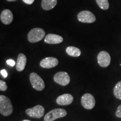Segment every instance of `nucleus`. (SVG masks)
<instances>
[{"mask_svg": "<svg viewBox=\"0 0 121 121\" xmlns=\"http://www.w3.org/2000/svg\"><path fill=\"white\" fill-rule=\"evenodd\" d=\"M73 100V97L69 94H64L57 98V103L60 105H67L71 104Z\"/></svg>", "mask_w": 121, "mask_h": 121, "instance_id": "9b49d317", "label": "nucleus"}, {"mask_svg": "<svg viewBox=\"0 0 121 121\" xmlns=\"http://www.w3.org/2000/svg\"><path fill=\"white\" fill-rule=\"evenodd\" d=\"M29 121V120H24V121Z\"/></svg>", "mask_w": 121, "mask_h": 121, "instance_id": "393cba45", "label": "nucleus"}, {"mask_svg": "<svg viewBox=\"0 0 121 121\" xmlns=\"http://www.w3.org/2000/svg\"><path fill=\"white\" fill-rule=\"evenodd\" d=\"M45 35V32L43 29L34 28L28 33V39L30 43H37L43 39Z\"/></svg>", "mask_w": 121, "mask_h": 121, "instance_id": "f03ea898", "label": "nucleus"}, {"mask_svg": "<svg viewBox=\"0 0 121 121\" xmlns=\"http://www.w3.org/2000/svg\"><path fill=\"white\" fill-rule=\"evenodd\" d=\"M113 94L117 99L121 100V81L115 85L113 89Z\"/></svg>", "mask_w": 121, "mask_h": 121, "instance_id": "f3484780", "label": "nucleus"}, {"mask_svg": "<svg viewBox=\"0 0 121 121\" xmlns=\"http://www.w3.org/2000/svg\"><path fill=\"white\" fill-rule=\"evenodd\" d=\"M22 1L25 4H31L34 2V0H22Z\"/></svg>", "mask_w": 121, "mask_h": 121, "instance_id": "5701e85b", "label": "nucleus"}, {"mask_svg": "<svg viewBox=\"0 0 121 121\" xmlns=\"http://www.w3.org/2000/svg\"><path fill=\"white\" fill-rule=\"evenodd\" d=\"M7 86L6 83L2 80H0V90L4 91L7 90Z\"/></svg>", "mask_w": 121, "mask_h": 121, "instance_id": "6ab92c4d", "label": "nucleus"}, {"mask_svg": "<svg viewBox=\"0 0 121 121\" xmlns=\"http://www.w3.org/2000/svg\"><path fill=\"white\" fill-rule=\"evenodd\" d=\"M30 81L33 88L38 91H42L45 88V84L43 80L37 73L32 72L30 73Z\"/></svg>", "mask_w": 121, "mask_h": 121, "instance_id": "20e7f679", "label": "nucleus"}, {"mask_svg": "<svg viewBox=\"0 0 121 121\" xmlns=\"http://www.w3.org/2000/svg\"><path fill=\"white\" fill-rule=\"evenodd\" d=\"M66 51L69 56L74 57H79L81 54V51L78 48L75 47H68L66 48Z\"/></svg>", "mask_w": 121, "mask_h": 121, "instance_id": "dca6fc26", "label": "nucleus"}, {"mask_svg": "<svg viewBox=\"0 0 121 121\" xmlns=\"http://www.w3.org/2000/svg\"><path fill=\"white\" fill-rule=\"evenodd\" d=\"M7 1H9V2H13V1H16L17 0H7Z\"/></svg>", "mask_w": 121, "mask_h": 121, "instance_id": "b1692460", "label": "nucleus"}, {"mask_svg": "<svg viewBox=\"0 0 121 121\" xmlns=\"http://www.w3.org/2000/svg\"><path fill=\"white\" fill-rule=\"evenodd\" d=\"M98 62L102 67H107L111 61L110 54L106 51H102L98 55Z\"/></svg>", "mask_w": 121, "mask_h": 121, "instance_id": "1a4fd4ad", "label": "nucleus"}, {"mask_svg": "<svg viewBox=\"0 0 121 121\" xmlns=\"http://www.w3.org/2000/svg\"><path fill=\"white\" fill-rule=\"evenodd\" d=\"M1 21L3 24L5 25H9L11 24L13 21V15L10 10L6 9L3 10L0 16Z\"/></svg>", "mask_w": 121, "mask_h": 121, "instance_id": "f8f14e48", "label": "nucleus"}, {"mask_svg": "<svg viewBox=\"0 0 121 121\" xmlns=\"http://www.w3.org/2000/svg\"><path fill=\"white\" fill-rule=\"evenodd\" d=\"M57 4V0H42L41 6L43 10L49 11L53 9Z\"/></svg>", "mask_w": 121, "mask_h": 121, "instance_id": "2eb2a0df", "label": "nucleus"}, {"mask_svg": "<svg viewBox=\"0 0 121 121\" xmlns=\"http://www.w3.org/2000/svg\"><path fill=\"white\" fill-rule=\"evenodd\" d=\"M78 19L83 23H93L96 20L95 15L89 11H82L78 15Z\"/></svg>", "mask_w": 121, "mask_h": 121, "instance_id": "39448f33", "label": "nucleus"}, {"mask_svg": "<svg viewBox=\"0 0 121 121\" xmlns=\"http://www.w3.org/2000/svg\"><path fill=\"white\" fill-rule=\"evenodd\" d=\"M63 39L60 35L54 34H49L45 37L44 42L46 43L51 44H57L63 42Z\"/></svg>", "mask_w": 121, "mask_h": 121, "instance_id": "ddd939ff", "label": "nucleus"}, {"mask_svg": "<svg viewBox=\"0 0 121 121\" xmlns=\"http://www.w3.org/2000/svg\"><path fill=\"white\" fill-rule=\"evenodd\" d=\"M7 64L9 65V66H11V67H13L15 65V62L13 60H11V59H10V60H6Z\"/></svg>", "mask_w": 121, "mask_h": 121, "instance_id": "412c9836", "label": "nucleus"}, {"mask_svg": "<svg viewBox=\"0 0 121 121\" xmlns=\"http://www.w3.org/2000/svg\"><path fill=\"white\" fill-rule=\"evenodd\" d=\"M54 81L62 86H66L70 82V78L67 72H58L54 75Z\"/></svg>", "mask_w": 121, "mask_h": 121, "instance_id": "0eeeda50", "label": "nucleus"}, {"mask_svg": "<svg viewBox=\"0 0 121 121\" xmlns=\"http://www.w3.org/2000/svg\"><path fill=\"white\" fill-rule=\"evenodd\" d=\"M96 2L99 7L102 10H107L109 7L108 0H96Z\"/></svg>", "mask_w": 121, "mask_h": 121, "instance_id": "a211bd4d", "label": "nucleus"}, {"mask_svg": "<svg viewBox=\"0 0 121 121\" xmlns=\"http://www.w3.org/2000/svg\"><path fill=\"white\" fill-rule=\"evenodd\" d=\"M81 104L86 109H92L95 105V100L91 94H85L81 98Z\"/></svg>", "mask_w": 121, "mask_h": 121, "instance_id": "6e6552de", "label": "nucleus"}, {"mask_svg": "<svg viewBox=\"0 0 121 121\" xmlns=\"http://www.w3.org/2000/svg\"><path fill=\"white\" fill-rule=\"evenodd\" d=\"M67 115V112L63 109H54L49 111L44 118V121H53L60 118L64 117Z\"/></svg>", "mask_w": 121, "mask_h": 121, "instance_id": "7ed1b4c3", "label": "nucleus"}, {"mask_svg": "<svg viewBox=\"0 0 121 121\" xmlns=\"http://www.w3.org/2000/svg\"><path fill=\"white\" fill-rule=\"evenodd\" d=\"M26 57L22 53H20L17 57V62L16 63V68L17 71L21 72L25 69L26 64Z\"/></svg>", "mask_w": 121, "mask_h": 121, "instance_id": "4468645a", "label": "nucleus"}, {"mask_svg": "<svg viewBox=\"0 0 121 121\" xmlns=\"http://www.w3.org/2000/svg\"><path fill=\"white\" fill-rule=\"evenodd\" d=\"M116 116L118 118H121V104L118 107L116 112Z\"/></svg>", "mask_w": 121, "mask_h": 121, "instance_id": "aec40b11", "label": "nucleus"}, {"mask_svg": "<svg viewBox=\"0 0 121 121\" xmlns=\"http://www.w3.org/2000/svg\"><path fill=\"white\" fill-rule=\"evenodd\" d=\"M58 64V60L54 57H46L40 62V66L44 69H51L56 67Z\"/></svg>", "mask_w": 121, "mask_h": 121, "instance_id": "9d476101", "label": "nucleus"}, {"mask_svg": "<svg viewBox=\"0 0 121 121\" xmlns=\"http://www.w3.org/2000/svg\"><path fill=\"white\" fill-rule=\"evenodd\" d=\"M26 114L30 117L40 118L44 113V108L42 105H38L31 108L28 109L25 111Z\"/></svg>", "mask_w": 121, "mask_h": 121, "instance_id": "423d86ee", "label": "nucleus"}, {"mask_svg": "<svg viewBox=\"0 0 121 121\" xmlns=\"http://www.w3.org/2000/svg\"><path fill=\"white\" fill-rule=\"evenodd\" d=\"M13 112V107L8 97L0 95V113L4 116H9Z\"/></svg>", "mask_w": 121, "mask_h": 121, "instance_id": "f257e3e1", "label": "nucleus"}, {"mask_svg": "<svg viewBox=\"0 0 121 121\" xmlns=\"http://www.w3.org/2000/svg\"><path fill=\"white\" fill-rule=\"evenodd\" d=\"M1 74L3 76H4V78H6L7 76V75H8V73H7L6 70V69H4L1 70Z\"/></svg>", "mask_w": 121, "mask_h": 121, "instance_id": "4be33fe9", "label": "nucleus"}]
</instances>
